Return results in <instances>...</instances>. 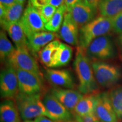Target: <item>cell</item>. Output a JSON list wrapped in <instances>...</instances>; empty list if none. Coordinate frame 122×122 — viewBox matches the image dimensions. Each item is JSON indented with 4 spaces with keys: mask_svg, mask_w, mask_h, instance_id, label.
Returning <instances> with one entry per match:
<instances>
[{
    "mask_svg": "<svg viewBox=\"0 0 122 122\" xmlns=\"http://www.w3.org/2000/svg\"><path fill=\"white\" fill-rule=\"evenodd\" d=\"M23 9L24 5L18 2L7 7L4 16L0 19L2 28L8 24L19 22L23 14Z\"/></svg>",
    "mask_w": 122,
    "mask_h": 122,
    "instance_id": "7402d4cb",
    "label": "cell"
},
{
    "mask_svg": "<svg viewBox=\"0 0 122 122\" xmlns=\"http://www.w3.org/2000/svg\"><path fill=\"white\" fill-rule=\"evenodd\" d=\"M41 17L45 24H46L51 19L52 16L57 11V8L49 4L42 8L37 9Z\"/></svg>",
    "mask_w": 122,
    "mask_h": 122,
    "instance_id": "4316f807",
    "label": "cell"
},
{
    "mask_svg": "<svg viewBox=\"0 0 122 122\" xmlns=\"http://www.w3.org/2000/svg\"><path fill=\"white\" fill-rule=\"evenodd\" d=\"M91 62L96 81L100 86L110 87L121 78V71L116 66L102 61Z\"/></svg>",
    "mask_w": 122,
    "mask_h": 122,
    "instance_id": "5b68a950",
    "label": "cell"
},
{
    "mask_svg": "<svg viewBox=\"0 0 122 122\" xmlns=\"http://www.w3.org/2000/svg\"><path fill=\"white\" fill-rule=\"evenodd\" d=\"M91 61H101L111 59L115 56L114 43L107 35L94 40L85 50Z\"/></svg>",
    "mask_w": 122,
    "mask_h": 122,
    "instance_id": "277c9868",
    "label": "cell"
},
{
    "mask_svg": "<svg viewBox=\"0 0 122 122\" xmlns=\"http://www.w3.org/2000/svg\"><path fill=\"white\" fill-rule=\"evenodd\" d=\"M15 98L23 120H31L40 117L50 119L40 94L28 95L19 92Z\"/></svg>",
    "mask_w": 122,
    "mask_h": 122,
    "instance_id": "7a4b0ae2",
    "label": "cell"
},
{
    "mask_svg": "<svg viewBox=\"0 0 122 122\" xmlns=\"http://www.w3.org/2000/svg\"><path fill=\"white\" fill-rule=\"evenodd\" d=\"M15 50V48L7 37L5 30H2L0 32V58L1 62H6Z\"/></svg>",
    "mask_w": 122,
    "mask_h": 122,
    "instance_id": "484cf974",
    "label": "cell"
},
{
    "mask_svg": "<svg viewBox=\"0 0 122 122\" xmlns=\"http://www.w3.org/2000/svg\"><path fill=\"white\" fill-rule=\"evenodd\" d=\"M75 119L76 122H101L94 114L86 116L75 115Z\"/></svg>",
    "mask_w": 122,
    "mask_h": 122,
    "instance_id": "f1b7e54d",
    "label": "cell"
},
{
    "mask_svg": "<svg viewBox=\"0 0 122 122\" xmlns=\"http://www.w3.org/2000/svg\"><path fill=\"white\" fill-rule=\"evenodd\" d=\"M29 49H15L7 59V65L15 69L24 70L41 76L39 65Z\"/></svg>",
    "mask_w": 122,
    "mask_h": 122,
    "instance_id": "8992f818",
    "label": "cell"
},
{
    "mask_svg": "<svg viewBox=\"0 0 122 122\" xmlns=\"http://www.w3.org/2000/svg\"><path fill=\"white\" fill-rule=\"evenodd\" d=\"M43 102L50 119L56 121H67L72 118L70 110L63 106L51 93L44 97Z\"/></svg>",
    "mask_w": 122,
    "mask_h": 122,
    "instance_id": "30bf717a",
    "label": "cell"
},
{
    "mask_svg": "<svg viewBox=\"0 0 122 122\" xmlns=\"http://www.w3.org/2000/svg\"><path fill=\"white\" fill-rule=\"evenodd\" d=\"M0 92L3 98H15L19 92L18 79L16 70L7 65L2 70L0 75Z\"/></svg>",
    "mask_w": 122,
    "mask_h": 122,
    "instance_id": "ba28073f",
    "label": "cell"
},
{
    "mask_svg": "<svg viewBox=\"0 0 122 122\" xmlns=\"http://www.w3.org/2000/svg\"><path fill=\"white\" fill-rule=\"evenodd\" d=\"M79 2H80V0H65L64 4L66 6L67 11L68 13L71 11L73 7Z\"/></svg>",
    "mask_w": 122,
    "mask_h": 122,
    "instance_id": "1f68e13d",
    "label": "cell"
},
{
    "mask_svg": "<svg viewBox=\"0 0 122 122\" xmlns=\"http://www.w3.org/2000/svg\"><path fill=\"white\" fill-rule=\"evenodd\" d=\"M79 28L67 11L60 30L61 39L70 45H79Z\"/></svg>",
    "mask_w": 122,
    "mask_h": 122,
    "instance_id": "9a60e30c",
    "label": "cell"
},
{
    "mask_svg": "<svg viewBox=\"0 0 122 122\" xmlns=\"http://www.w3.org/2000/svg\"><path fill=\"white\" fill-rule=\"evenodd\" d=\"M15 70L18 76L19 92L28 95L40 94L42 88L41 76L24 70Z\"/></svg>",
    "mask_w": 122,
    "mask_h": 122,
    "instance_id": "9c48e42d",
    "label": "cell"
},
{
    "mask_svg": "<svg viewBox=\"0 0 122 122\" xmlns=\"http://www.w3.org/2000/svg\"><path fill=\"white\" fill-rule=\"evenodd\" d=\"M66 13L67 8L65 4L58 7L51 19L45 24L46 30L54 33L58 32L63 24L65 15Z\"/></svg>",
    "mask_w": 122,
    "mask_h": 122,
    "instance_id": "603a6c76",
    "label": "cell"
},
{
    "mask_svg": "<svg viewBox=\"0 0 122 122\" xmlns=\"http://www.w3.org/2000/svg\"><path fill=\"white\" fill-rule=\"evenodd\" d=\"M20 22L27 38L35 33L46 30L45 24L38 10L30 4L24 10Z\"/></svg>",
    "mask_w": 122,
    "mask_h": 122,
    "instance_id": "52a82bcc",
    "label": "cell"
},
{
    "mask_svg": "<svg viewBox=\"0 0 122 122\" xmlns=\"http://www.w3.org/2000/svg\"><path fill=\"white\" fill-rule=\"evenodd\" d=\"M58 36L56 33L40 32L27 38L28 47L30 52L34 56H38L39 51Z\"/></svg>",
    "mask_w": 122,
    "mask_h": 122,
    "instance_id": "2e32d148",
    "label": "cell"
},
{
    "mask_svg": "<svg viewBox=\"0 0 122 122\" xmlns=\"http://www.w3.org/2000/svg\"><path fill=\"white\" fill-rule=\"evenodd\" d=\"M65 3V0H50V4L56 8H58Z\"/></svg>",
    "mask_w": 122,
    "mask_h": 122,
    "instance_id": "e575fe53",
    "label": "cell"
},
{
    "mask_svg": "<svg viewBox=\"0 0 122 122\" xmlns=\"http://www.w3.org/2000/svg\"><path fill=\"white\" fill-rule=\"evenodd\" d=\"M23 122H35V120H24Z\"/></svg>",
    "mask_w": 122,
    "mask_h": 122,
    "instance_id": "f35d334b",
    "label": "cell"
},
{
    "mask_svg": "<svg viewBox=\"0 0 122 122\" xmlns=\"http://www.w3.org/2000/svg\"><path fill=\"white\" fill-rule=\"evenodd\" d=\"M112 30L116 33L122 35V12L117 16L111 18Z\"/></svg>",
    "mask_w": 122,
    "mask_h": 122,
    "instance_id": "83f0119b",
    "label": "cell"
},
{
    "mask_svg": "<svg viewBox=\"0 0 122 122\" xmlns=\"http://www.w3.org/2000/svg\"><path fill=\"white\" fill-rule=\"evenodd\" d=\"M25 1H26V0H16L17 2L19 3V4H22V5L24 4V3H25Z\"/></svg>",
    "mask_w": 122,
    "mask_h": 122,
    "instance_id": "8d00e7d4",
    "label": "cell"
},
{
    "mask_svg": "<svg viewBox=\"0 0 122 122\" xmlns=\"http://www.w3.org/2000/svg\"><path fill=\"white\" fill-rule=\"evenodd\" d=\"M97 10L98 9L79 2L69 13L74 22L80 29L95 19Z\"/></svg>",
    "mask_w": 122,
    "mask_h": 122,
    "instance_id": "5bb4252c",
    "label": "cell"
},
{
    "mask_svg": "<svg viewBox=\"0 0 122 122\" xmlns=\"http://www.w3.org/2000/svg\"><path fill=\"white\" fill-rule=\"evenodd\" d=\"M2 29L8 33L16 46V49H28L27 37L20 21L8 24L2 27Z\"/></svg>",
    "mask_w": 122,
    "mask_h": 122,
    "instance_id": "e0dca14e",
    "label": "cell"
},
{
    "mask_svg": "<svg viewBox=\"0 0 122 122\" xmlns=\"http://www.w3.org/2000/svg\"><path fill=\"white\" fill-rule=\"evenodd\" d=\"M72 48L67 44L61 43L55 52L49 68H57L69 63L72 57Z\"/></svg>",
    "mask_w": 122,
    "mask_h": 122,
    "instance_id": "d6986e66",
    "label": "cell"
},
{
    "mask_svg": "<svg viewBox=\"0 0 122 122\" xmlns=\"http://www.w3.org/2000/svg\"><path fill=\"white\" fill-rule=\"evenodd\" d=\"M97 93L85 94L76 105L74 112L76 115L86 116L94 114Z\"/></svg>",
    "mask_w": 122,
    "mask_h": 122,
    "instance_id": "ffe728a7",
    "label": "cell"
},
{
    "mask_svg": "<svg viewBox=\"0 0 122 122\" xmlns=\"http://www.w3.org/2000/svg\"><path fill=\"white\" fill-rule=\"evenodd\" d=\"M60 44L61 42L59 40H54L39 51L38 57L42 65L49 67L54 53Z\"/></svg>",
    "mask_w": 122,
    "mask_h": 122,
    "instance_id": "cb8c5ba5",
    "label": "cell"
},
{
    "mask_svg": "<svg viewBox=\"0 0 122 122\" xmlns=\"http://www.w3.org/2000/svg\"><path fill=\"white\" fill-rule=\"evenodd\" d=\"M6 9V7H5L2 5L0 4V19H1L4 16L5 14Z\"/></svg>",
    "mask_w": 122,
    "mask_h": 122,
    "instance_id": "d590c367",
    "label": "cell"
},
{
    "mask_svg": "<svg viewBox=\"0 0 122 122\" xmlns=\"http://www.w3.org/2000/svg\"><path fill=\"white\" fill-rule=\"evenodd\" d=\"M50 0H29L28 4L39 9L50 4Z\"/></svg>",
    "mask_w": 122,
    "mask_h": 122,
    "instance_id": "f546056e",
    "label": "cell"
},
{
    "mask_svg": "<svg viewBox=\"0 0 122 122\" xmlns=\"http://www.w3.org/2000/svg\"><path fill=\"white\" fill-rule=\"evenodd\" d=\"M94 115L101 122H118V118L111 106L108 93H97Z\"/></svg>",
    "mask_w": 122,
    "mask_h": 122,
    "instance_id": "8fae6325",
    "label": "cell"
},
{
    "mask_svg": "<svg viewBox=\"0 0 122 122\" xmlns=\"http://www.w3.org/2000/svg\"><path fill=\"white\" fill-rule=\"evenodd\" d=\"M35 122H62L61 121H56L46 117H40L35 119Z\"/></svg>",
    "mask_w": 122,
    "mask_h": 122,
    "instance_id": "836d02e7",
    "label": "cell"
},
{
    "mask_svg": "<svg viewBox=\"0 0 122 122\" xmlns=\"http://www.w3.org/2000/svg\"><path fill=\"white\" fill-rule=\"evenodd\" d=\"M110 101L119 119L122 120V85L110 92Z\"/></svg>",
    "mask_w": 122,
    "mask_h": 122,
    "instance_id": "d4e9b609",
    "label": "cell"
},
{
    "mask_svg": "<svg viewBox=\"0 0 122 122\" xmlns=\"http://www.w3.org/2000/svg\"><path fill=\"white\" fill-rule=\"evenodd\" d=\"M74 66L79 81L78 89L82 94L94 93L98 88L91 60L84 50L78 47L76 50Z\"/></svg>",
    "mask_w": 122,
    "mask_h": 122,
    "instance_id": "6da1fadb",
    "label": "cell"
},
{
    "mask_svg": "<svg viewBox=\"0 0 122 122\" xmlns=\"http://www.w3.org/2000/svg\"><path fill=\"white\" fill-rule=\"evenodd\" d=\"M119 40L120 45L122 46V35H120V36H119Z\"/></svg>",
    "mask_w": 122,
    "mask_h": 122,
    "instance_id": "74e56055",
    "label": "cell"
},
{
    "mask_svg": "<svg viewBox=\"0 0 122 122\" xmlns=\"http://www.w3.org/2000/svg\"><path fill=\"white\" fill-rule=\"evenodd\" d=\"M45 76L49 83L54 86L67 89L74 88V77L67 70L48 68L45 70Z\"/></svg>",
    "mask_w": 122,
    "mask_h": 122,
    "instance_id": "7c38bea8",
    "label": "cell"
},
{
    "mask_svg": "<svg viewBox=\"0 0 122 122\" xmlns=\"http://www.w3.org/2000/svg\"><path fill=\"white\" fill-rule=\"evenodd\" d=\"M101 0H80V2L81 4H84L85 5L89 6L93 8L98 9L99 4Z\"/></svg>",
    "mask_w": 122,
    "mask_h": 122,
    "instance_id": "4dcf8cb0",
    "label": "cell"
},
{
    "mask_svg": "<svg viewBox=\"0 0 122 122\" xmlns=\"http://www.w3.org/2000/svg\"><path fill=\"white\" fill-rule=\"evenodd\" d=\"M21 118L17 105L14 101L7 99L1 103V122H20Z\"/></svg>",
    "mask_w": 122,
    "mask_h": 122,
    "instance_id": "ac0fdd59",
    "label": "cell"
},
{
    "mask_svg": "<svg viewBox=\"0 0 122 122\" xmlns=\"http://www.w3.org/2000/svg\"><path fill=\"white\" fill-rule=\"evenodd\" d=\"M17 2L16 0H0V3L5 7H9L11 6Z\"/></svg>",
    "mask_w": 122,
    "mask_h": 122,
    "instance_id": "d6a6232c",
    "label": "cell"
},
{
    "mask_svg": "<svg viewBox=\"0 0 122 122\" xmlns=\"http://www.w3.org/2000/svg\"><path fill=\"white\" fill-rule=\"evenodd\" d=\"M98 11L100 16L114 18L122 12V0H101Z\"/></svg>",
    "mask_w": 122,
    "mask_h": 122,
    "instance_id": "44dd1931",
    "label": "cell"
},
{
    "mask_svg": "<svg viewBox=\"0 0 122 122\" xmlns=\"http://www.w3.org/2000/svg\"><path fill=\"white\" fill-rule=\"evenodd\" d=\"M50 93L70 111H74L76 105L83 97L80 92L62 88H53Z\"/></svg>",
    "mask_w": 122,
    "mask_h": 122,
    "instance_id": "4fadbf2b",
    "label": "cell"
},
{
    "mask_svg": "<svg viewBox=\"0 0 122 122\" xmlns=\"http://www.w3.org/2000/svg\"><path fill=\"white\" fill-rule=\"evenodd\" d=\"M112 30L111 18L98 16L79 29V47L85 50L94 40Z\"/></svg>",
    "mask_w": 122,
    "mask_h": 122,
    "instance_id": "3957f363",
    "label": "cell"
}]
</instances>
